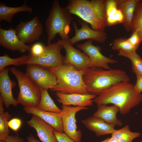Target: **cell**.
Listing matches in <instances>:
<instances>
[{
  "mask_svg": "<svg viewBox=\"0 0 142 142\" xmlns=\"http://www.w3.org/2000/svg\"><path fill=\"white\" fill-rule=\"evenodd\" d=\"M29 57V55H24L17 58L10 57L7 54L0 57V72L8 65L19 66L25 65Z\"/></svg>",
  "mask_w": 142,
  "mask_h": 142,
  "instance_id": "29",
  "label": "cell"
},
{
  "mask_svg": "<svg viewBox=\"0 0 142 142\" xmlns=\"http://www.w3.org/2000/svg\"><path fill=\"white\" fill-rule=\"evenodd\" d=\"M18 81L19 91L17 100L24 107H37L41 98L40 89L27 75L15 67L10 69Z\"/></svg>",
  "mask_w": 142,
  "mask_h": 142,
  "instance_id": "6",
  "label": "cell"
},
{
  "mask_svg": "<svg viewBox=\"0 0 142 142\" xmlns=\"http://www.w3.org/2000/svg\"><path fill=\"white\" fill-rule=\"evenodd\" d=\"M27 142H40L36 139L32 134H30L27 138Z\"/></svg>",
  "mask_w": 142,
  "mask_h": 142,
  "instance_id": "37",
  "label": "cell"
},
{
  "mask_svg": "<svg viewBox=\"0 0 142 142\" xmlns=\"http://www.w3.org/2000/svg\"><path fill=\"white\" fill-rule=\"evenodd\" d=\"M45 46L42 43L38 42L30 47L29 55L32 57H37L42 55L44 52Z\"/></svg>",
  "mask_w": 142,
  "mask_h": 142,
  "instance_id": "31",
  "label": "cell"
},
{
  "mask_svg": "<svg viewBox=\"0 0 142 142\" xmlns=\"http://www.w3.org/2000/svg\"><path fill=\"white\" fill-rule=\"evenodd\" d=\"M107 0H69L65 7L89 23L92 29L104 31L107 27L106 18Z\"/></svg>",
  "mask_w": 142,
  "mask_h": 142,
  "instance_id": "2",
  "label": "cell"
},
{
  "mask_svg": "<svg viewBox=\"0 0 142 142\" xmlns=\"http://www.w3.org/2000/svg\"><path fill=\"white\" fill-rule=\"evenodd\" d=\"M139 0H116L117 7L123 16V23L125 29L131 31V23L136 4Z\"/></svg>",
  "mask_w": 142,
  "mask_h": 142,
  "instance_id": "21",
  "label": "cell"
},
{
  "mask_svg": "<svg viewBox=\"0 0 142 142\" xmlns=\"http://www.w3.org/2000/svg\"><path fill=\"white\" fill-rule=\"evenodd\" d=\"M55 134L58 142H75L64 133H59L55 130Z\"/></svg>",
  "mask_w": 142,
  "mask_h": 142,
  "instance_id": "34",
  "label": "cell"
},
{
  "mask_svg": "<svg viewBox=\"0 0 142 142\" xmlns=\"http://www.w3.org/2000/svg\"><path fill=\"white\" fill-rule=\"evenodd\" d=\"M97 105L112 104L118 106L122 115L142 102V94L134 91V85L128 82H121L112 85L93 100Z\"/></svg>",
  "mask_w": 142,
  "mask_h": 142,
  "instance_id": "1",
  "label": "cell"
},
{
  "mask_svg": "<svg viewBox=\"0 0 142 142\" xmlns=\"http://www.w3.org/2000/svg\"><path fill=\"white\" fill-rule=\"evenodd\" d=\"M7 142H24L22 138L14 135H9L5 140Z\"/></svg>",
  "mask_w": 142,
  "mask_h": 142,
  "instance_id": "36",
  "label": "cell"
},
{
  "mask_svg": "<svg viewBox=\"0 0 142 142\" xmlns=\"http://www.w3.org/2000/svg\"><path fill=\"white\" fill-rule=\"evenodd\" d=\"M49 69L56 79V85L50 89L51 91L67 94H88L83 80V76L87 70H78L65 64Z\"/></svg>",
  "mask_w": 142,
  "mask_h": 142,
  "instance_id": "4",
  "label": "cell"
},
{
  "mask_svg": "<svg viewBox=\"0 0 142 142\" xmlns=\"http://www.w3.org/2000/svg\"><path fill=\"white\" fill-rule=\"evenodd\" d=\"M93 40H88L84 43L77 44L76 46L81 50L89 57L90 61V68L96 67L109 69V64L117 62L115 60L106 57L100 52L101 48L93 44Z\"/></svg>",
  "mask_w": 142,
  "mask_h": 142,
  "instance_id": "12",
  "label": "cell"
},
{
  "mask_svg": "<svg viewBox=\"0 0 142 142\" xmlns=\"http://www.w3.org/2000/svg\"><path fill=\"white\" fill-rule=\"evenodd\" d=\"M106 18L107 26L123 24V16L121 10L118 7L116 0H107Z\"/></svg>",
  "mask_w": 142,
  "mask_h": 142,
  "instance_id": "22",
  "label": "cell"
},
{
  "mask_svg": "<svg viewBox=\"0 0 142 142\" xmlns=\"http://www.w3.org/2000/svg\"><path fill=\"white\" fill-rule=\"evenodd\" d=\"M118 55L129 59L132 63V70L136 75H142V59L136 51L126 52L119 50Z\"/></svg>",
  "mask_w": 142,
  "mask_h": 142,
  "instance_id": "27",
  "label": "cell"
},
{
  "mask_svg": "<svg viewBox=\"0 0 142 142\" xmlns=\"http://www.w3.org/2000/svg\"><path fill=\"white\" fill-rule=\"evenodd\" d=\"M88 94L99 95L114 84L121 82H129L126 73L120 69L103 70L94 67L88 69L83 77Z\"/></svg>",
  "mask_w": 142,
  "mask_h": 142,
  "instance_id": "3",
  "label": "cell"
},
{
  "mask_svg": "<svg viewBox=\"0 0 142 142\" xmlns=\"http://www.w3.org/2000/svg\"><path fill=\"white\" fill-rule=\"evenodd\" d=\"M0 142H7L5 140H0Z\"/></svg>",
  "mask_w": 142,
  "mask_h": 142,
  "instance_id": "39",
  "label": "cell"
},
{
  "mask_svg": "<svg viewBox=\"0 0 142 142\" xmlns=\"http://www.w3.org/2000/svg\"><path fill=\"white\" fill-rule=\"evenodd\" d=\"M63 48L61 40L56 43H48L45 46L44 53L40 56H30L26 64L38 65L44 68L50 69L64 64V56L61 53Z\"/></svg>",
  "mask_w": 142,
  "mask_h": 142,
  "instance_id": "7",
  "label": "cell"
},
{
  "mask_svg": "<svg viewBox=\"0 0 142 142\" xmlns=\"http://www.w3.org/2000/svg\"><path fill=\"white\" fill-rule=\"evenodd\" d=\"M62 108L60 114L64 132L75 142H81L82 134L81 130L77 129L75 115L79 111L88 108L85 106L62 105Z\"/></svg>",
  "mask_w": 142,
  "mask_h": 142,
  "instance_id": "8",
  "label": "cell"
},
{
  "mask_svg": "<svg viewBox=\"0 0 142 142\" xmlns=\"http://www.w3.org/2000/svg\"><path fill=\"white\" fill-rule=\"evenodd\" d=\"M140 142H142V140Z\"/></svg>",
  "mask_w": 142,
  "mask_h": 142,
  "instance_id": "40",
  "label": "cell"
},
{
  "mask_svg": "<svg viewBox=\"0 0 142 142\" xmlns=\"http://www.w3.org/2000/svg\"><path fill=\"white\" fill-rule=\"evenodd\" d=\"M0 45L11 51L22 53L29 52L30 49V46L19 40L15 29L12 28L8 30L0 28Z\"/></svg>",
  "mask_w": 142,
  "mask_h": 142,
  "instance_id": "14",
  "label": "cell"
},
{
  "mask_svg": "<svg viewBox=\"0 0 142 142\" xmlns=\"http://www.w3.org/2000/svg\"><path fill=\"white\" fill-rule=\"evenodd\" d=\"M22 121L21 119L17 118H13L8 122L9 127L15 131L16 132L20 128Z\"/></svg>",
  "mask_w": 142,
  "mask_h": 142,
  "instance_id": "33",
  "label": "cell"
},
{
  "mask_svg": "<svg viewBox=\"0 0 142 142\" xmlns=\"http://www.w3.org/2000/svg\"><path fill=\"white\" fill-rule=\"evenodd\" d=\"M23 110L27 114L36 115L42 119L59 133H64L60 113L45 111L37 107H24Z\"/></svg>",
  "mask_w": 142,
  "mask_h": 142,
  "instance_id": "18",
  "label": "cell"
},
{
  "mask_svg": "<svg viewBox=\"0 0 142 142\" xmlns=\"http://www.w3.org/2000/svg\"><path fill=\"white\" fill-rule=\"evenodd\" d=\"M81 27L78 29L77 24L74 22L73 26L75 32L74 36L70 38L69 41L73 45L82 40L85 39H92L101 43L105 42L107 39L106 34L104 31H99L91 28L88 25V23L85 21L78 20Z\"/></svg>",
  "mask_w": 142,
  "mask_h": 142,
  "instance_id": "13",
  "label": "cell"
},
{
  "mask_svg": "<svg viewBox=\"0 0 142 142\" xmlns=\"http://www.w3.org/2000/svg\"><path fill=\"white\" fill-rule=\"evenodd\" d=\"M26 123L28 126L36 130L42 142H58L55 134V130L39 117L33 115Z\"/></svg>",
  "mask_w": 142,
  "mask_h": 142,
  "instance_id": "16",
  "label": "cell"
},
{
  "mask_svg": "<svg viewBox=\"0 0 142 142\" xmlns=\"http://www.w3.org/2000/svg\"><path fill=\"white\" fill-rule=\"evenodd\" d=\"M54 94L57 97L58 102L62 105H72L85 107L91 106L93 102L92 99L96 97V95L89 94H67L56 92Z\"/></svg>",
  "mask_w": 142,
  "mask_h": 142,
  "instance_id": "17",
  "label": "cell"
},
{
  "mask_svg": "<svg viewBox=\"0 0 142 142\" xmlns=\"http://www.w3.org/2000/svg\"><path fill=\"white\" fill-rule=\"evenodd\" d=\"M70 38L61 40L66 52L64 64L71 65L78 70H88L90 68V61L89 57L85 53L74 48L69 41Z\"/></svg>",
  "mask_w": 142,
  "mask_h": 142,
  "instance_id": "10",
  "label": "cell"
},
{
  "mask_svg": "<svg viewBox=\"0 0 142 142\" xmlns=\"http://www.w3.org/2000/svg\"><path fill=\"white\" fill-rule=\"evenodd\" d=\"M113 50H121L126 52L136 51L137 49L128 41L127 39L121 38L114 39L112 43Z\"/></svg>",
  "mask_w": 142,
  "mask_h": 142,
  "instance_id": "30",
  "label": "cell"
},
{
  "mask_svg": "<svg viewBox=\"0 0 142 142\" xmlns=\"http://www.w3.org/2000/svg\"><path fill=\"white\" fill-rule=\"evenodd\" d=\"M10 69L5 68L0 72V93L3 103L7 108L12 105L16 106L18 104L14 98L12 89L16 85V82L11 80L8 75Z\"/></svg>",
  "mask_w": 142,
  "mask_h": 142,
  "instance_id": "15",
  "label": "cell"
},
{
  "mask_svg": "<svg viewBox=\"0 0 142 142\" xmlns=\"http://www.w3.org/2000/svg\"><path fill=\"white\" fill-rule=\"evenodd\" d=\"M127 39L130 43L136 49L141 43L140 36L138 33L136 32H133L130 37Z\"/></svg>",
  "mask_w": 142,
  "mask_h": 142,
  "instance_id": "32",
  "label": "cell"
},
{
  "mask_svg": "<svg viewBox=\"0 0 142 142\" xmlns=\"http://www.w3.org/2000/svg\"><path fill=\"white\" fill-rule=\"evenodd\" d=\"M136 83L134 85V89L135 93L141 94L142 92V75H137Z\"/></svg>",
  "mask_w": 142,
  "mask_h": 142,
  "instance_id": "35",
  "label": "cell"
},
{
  "mask_svg": "<svg viewBox=\"0 0 142 142\" xmlns=\"http://www.w3.org/2000/svg\"><path fill=\"white\" fill-rule=\"evenodd\" d=\"M33 9L29 7L26 4L25 1L23 4L16 7H9L7 6L5 3L0 2V22L4 20L9 23H11L14 16L17 13L27 12L32 13Z\"/></svg>",
  "mask_w": 142,
  "mask_h": 142,
  "instance_id": "23",
  "label": "cell"
},
{
  "mask_svg": "<svg viewBox=\"0 0 142 142\" xmlns=\"http://www.w3.org/2000/svg\"><path fill=\"white\" fill-rule=\"evenodd\" d=\"M111 134L112 136L119 142H132L134 139L139 137L140 135L139 133L131 131L128 125L121 129L115 130Z\"/></svg>",
  "mask_w": 142,
  "mask_h": 142,
  "instance_id": "28",
  "label": "cell"
},
{
  "mask_svg": "<svg viewBox=\"0 0 142 142\" xmlns=\"http://www.w3.org/2000/svg\"></svg>",
  "mask_w": 142,
  "mask_h": 142,
  "instance_id": "41",
  "label": "cell"
},
{
  "mask_svg": "<svg viewBox=\"0 0 142 142\" xmlns=\"http://www.w3.org/2000/svg\"><path fill=\"white\" fill-rule=\"evenodd\" d=\"M19 39L25 43L38 40L43 31L42 24L37 16L29 21H21L15 29Z\"/></svg>",
  "mask_w": 142,
  "mask_h": 142,
  "instance_id": "11",
  "label": "cell"
},
{
  "mask_svg": "<svg viewBox=\"0 0 142 142\" xmlns=\"http://www.w3.org/2000/svg\"><path fill=\"white\" fill-rule=\"evenodd\" d=\"M25 73L40 89L48 90L56 84L54 74L49 69L41 66L27 64Z\"/></svg>",
  "mask_w": 142,
  "mask_h": 142,
  "instance_id": "9",
  "label": "cell"
},
{
  "mask_svg": "<svg viewBox=\"0 0 142 142\" xmlns=\"http://www.w3.org/2000/svg\"><path fill=\"white\" fill-rule=\"evenodd\" d=\"M82 122L86 128L94 132L97 136L111 134L115 130V125L93 116L82 120Z\"/></svg>",
  "mask_w": 142,
  "mask_h": 142,
  "instance_id": "19",
  "label": "cell"
},
{
  "mask_svg": "<svg viewBox=\"0 0 142 142\" xmlns=\"http://www.w3.org/2000/svg\"><path fill=\"white\" fill-rule=\"evenodd\" d=\"M3 104L0 96V140H5L9 135L8 122L12 116L8 112H4Z\"/></svg>",
  "mask_w": 142,
  "mask_h": 142,
  "instance_id": "25",
  "label": "cell"
},
{
  "mask_svg": "<svg viewBox=\"0 0 142 142\" xmlns=\"http://www.w3.org/2000/svg\"><path fill=\"white\" fill-rule=\"evenodd\" d=\"M98 109L93 116L100 118L106 123L114 125L121 126L122 123L116 117V114L119 111V107L113 105L110 106L100 105H97Z\"/></svg>",
  "mask_w": 142,
  "mask_h": 142,
  "instance_id": "20",
  "label": "cell"
},
{
  "mask_svg": "<svg viewBox=\"0 0 142 142\" xmlns=\"http://www.w3.org/2000/svg\"><path fill=\"white\" fill-rule=\"evenodd\" d=\"M39 109L45 111L60 113L62 109L55 104L49 95L48 90L41 89V98L37 107Z\"/></svg>",
  "mask_w": 142,
  "mask_h": 142,
  "instance_id": "24",
  "label": "cell"
},
{
  "mask_svg": "<svg viewBox=\"0 0 142 142\" xmlns=\"http://www.w3.org/2000/svg\"><path fill=\"white\" fill-rule=\"evenodd\" d=\"M132 32H137L139 35L141 42H142V1L137 3L131 23Z\"/></svg>",
  "mask_w": 142,
  "mask_h": 142,
  "instance_id": "26",
  "label": "cell"
},
{
  "mask_svg": "<svg viewBox=\"0 0 142 142\" xmlns=\"http://www.w3.org/2000/svg\"><path fill=\"white\" fill-rule=\"evenodd\" d=\"M73 19V17L67 9L60 7L58 0L54 1L45 23L48 35V44L51 43L57 34L61 39L69 38L68 35L69 25Z\"/></svg>",
  "mask_w": 142,
  "mask_h": 142,
  "instance_id": "5",
  "label": "cell"
},
{
  "mask_svg": "<svg viewBox=\"0 0 142 142\" xmlns=\"http://www.w3.org/2000/svg\"><path fill=\"white\" fill-rule=\"evenodd\" d=\"M101 142H119V141L113 137L112 136L110 138H107L103 140Z\"/></svg>",
  "mask_w": 142,
  "mask_h": 142,
  "instance_id": "38",
  "label": "cell"
}]
</instances>
